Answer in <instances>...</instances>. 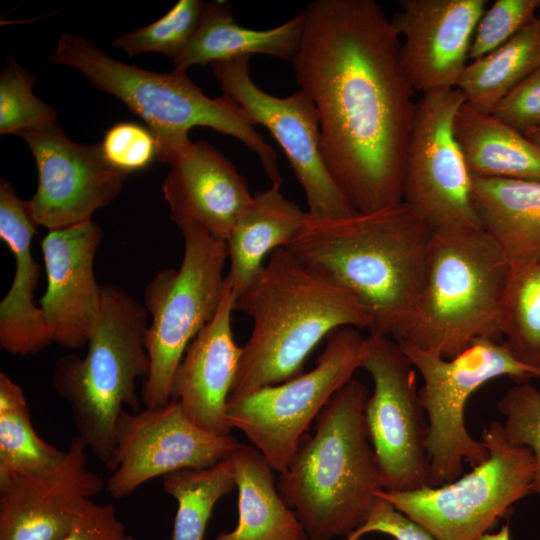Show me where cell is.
<instances>
[{
	"instance_id": "1",
	"label": "cell",
	"mask_w": 540,
	"mask_h": 540,
	"mask_svg": "<svg viewBox=\"0 0 540 540\" xmlns=\"http://www.w3.org/2000/svg\"><path fill=\"white\" fill-rule=\"evenodd\" d=\"M304 12L292 64L330 176L357 212L402 202L416 102L391 20L374 0H315Z\"/></svg>"
},
{
	"instance_id": "2",
	"label": "cell",
	"mask_w": 540,
	"mask_h": 540,
	"mask_svg": "<svg viewBox=\"0 0 540 540\" xmlns=\"http://www.w3.org/2000/svg\"><path fill=\"white\" fill-rule=\"evenodd\" d=\"M432 235L402 201L341 218L308 214L285 248L308 270L352 294L370 316V333L399 341L417 311Z\"/></svg>"
},
{
	"instance_id": "3",
	"label": "cell",
	"mask_w": 540,
	"mask_h": 540,
	"mask_svg": "<svg viewBox=\"0 0 540 540\" xmlns=\"http://www.w3.org/2000/svg\"><path fill=\"white\" fill-rule=\"evenodd\" d=\"M234 309L248 315L253 328L230 395L290 380L302 373L307 356L332 331L370 330L372 325L352 294L308 270L286 248L270 254Z\"/></svg>"
},
{
	"instance_id": "4",
	"label": "cell",
	"mask_w": 540,
	"mask_h": 540,
	"mask_svg": "<svg viewBox=\"0 0 540 540\" xmlns=\"http://www.w3.org/2000/svg\"><path fill=\"white\" fill-rule=\"evenodd\" d=\"M368 388L356 379L336 392L305 433L277 489L309 540L348 537L367 520L383 489L364 411Z\"/></svg>"
},
{
	"instance_id": "5",
	"label": "cell",
	"mask_w": 540,
	"mask_h": 540,
	"mask_svg": "<svg viewBox=\"0 0 540 540\" xmlns=\"http://www.w3.org/2000/svg\"><path fill=\"white\" fill-rule=\"evenodd\" d=\"M49 61L79 70L93 86L119 98L139 116L156 139L160 162L166 163L190 141L191 128L209 127L255 152L272 186L280 187L277 154L244 110L226 95L206 96L187 73H158L122 63L94 42L70 34L60 36Z\"/></svg>"
},
{
	"instance_id": "6",
	"label": "cell",
	"mask_w": 540,
	"mask_h": 540,
	"mask_svg": "<svg viewBox=\"0 0 540 540\" xmlns=\"http://www.w3.org/2000/svg\"><path fill=\"white\" fill-rule=\"evenodd\" d=\"M509 264L485 231L433 233L414 319L397 342L453 358L473 341H503L501 309Z\"/></svg>"
},
{
	"instance_id": "7",
	"label": "cell",
	"mask_w": 540,
	"mask_h": 540,
	"mask_svg": "<svg viewBox=\"0 0 540 540\" xmlns=\"http://www.w3.org/2000/svg\"><path fill=\"white\" fill-rule=\"evenodd\" d=\"M147 316L144 305L120 287L104 284L86 355L67 354L56 361L55 390L70 404L77 435L107 469L117 419L123 407L139 411L136 381L150 371Z\"/></svg>"
},
{
	"instance_id": "8",
	"label": "cell",
	"mask_w": 540,
	"mask_h": 540,
	"mask_svg": "<svg viewBox=\"0 0 540 540\" xmlns=\"http://www.w3.org/2000/svg\"><path fill=\"white\" fill-rule=\"evenodd\" d=\"M178 227L184 240L180 267L158 271L144 291V307L152 317L146 333L150 371L142 389L147 408L170 401L174 373L188 345L215 316L223 295L226 241L194 223Z\"/></svg>"
},
{
	"instance_id": "9",
	"label": "cell",
	"mask_w": 540,
	"mask_h": 540,
	"mask_svg": "<svg viewBox=\"0 0 540 540\" xmlns=\"http://www.w3.org/2000/svg\"><path fill=\"white\" fill-rule=\"evenodd\" d=\"M423 379L419 398L428 422L427 451L430 486L452 482L463 475L464 463L472 468L489 452L465 425L469 397L485 383L509 377L516 383L540 378V372L519 360L507 344L479 338L453 358L398 342Z\"/></svg>"
},
{
	"instance_id": "10",
	"label": "cell",
	"mask_w": 540,
	"mask_h": 540,
	"mask_svg": "<svg viewBox=\"0 0 540 540\" xmlns=\"http://www.w3.org/2000/svg\"><path fill=\"white\" fill-rule=\"evenodd\" d=\"M489 457L456 480L377 495L427 530L435 540H480L513 505L532 494L536 463L527 448L511 446L502 423L485 426Z\"/></svg>"
},
{
	"instance_id": "11",
	"label": "cell",
	"mask_w": 540,
	"mask_h": 540,
	"mask_svg": "<svg viewBox=\"0 0 540 540\" xmlns=\"http://www.w3.org/2000/svg\"><path fill=\"white\" fill-rule=\"evenodd\" d=\"M367 350L357 328L341 327L326 338L315 367L276 385L230 395L227 417L277 473L286 470L302 436L333 395L353 378Z\"/></svg>"
},
{
	"instance_id": "12",
	"label": "cell",
	"mask_w": 540,
	"mask_h": 540,
	"mask_svg": "<svg viewBox=\"0 0 540 540\" xmlns=\"http://www.w3.org/2000/svg\"><path fill=\"white\" fill-rule=\"evenodd\" d=\"M464 102L458 88L430 91L416 102L403 202L433 233L483 228L472 198V176L454 130Z\"/></svg>"
},
{
	"instance_id": "13",
	"label": "cell",
	"mask_w": 540,
	"mask_h": 540,
	"mask_svg": "<svg viewBox=\"0 0 540 540\" xmlns=\"http://www.w3.org/2000/svg\"><path fill=\"white\" fill-rule=\"evenodd\" d=\"M361 367L374 383L364 417L383 490L430 486L428 422L419 398L417 370L391 337L370 333Z\"/></svg>"
},
{
	"instance_id": "14",
	"label": "cell",
	"mask_w": 540,
	"mask_h": 540,
	"mask_svg": "<svg viewBox=\"0 0 540 540\" xmlns=\"http://www.w3.org/2000/svg\"><path fill=\"white\" fill-rule=\"evenodd\" d=\"M249 59L238 57L211 64L224 95L234 100L255 125L268 129L283 149L304 189L310 216L341 218L356 213L325 166L313 101L302 90L283 98L265 92L250 76Z\"/></svg>"
},
{
	"instance_id": "15",
	"label": "cell",
	"mask_w": 540,
	"mask_h": 540,
	"mask_svg": "<svg viewBox=\"0 0 540 540\" xmlns=\"http://www.w3.org/2000/svg\"><path fill=\"white\" fill-rule=\"evenodd\" d=\"M238 445L231 435H216L195 425L173 399L138 412L122 410L105 488L111 497L123 498L155 477L211 467Z\"/></svg>"
},
{
	"instance_id": "16",
	"label": "cell",
	"mask_w": 540,
	"mask_h": 540,
	"mask_svg": "<svg viewBox=\"0 0 540 540\" xmlns=\"http://www.w3.org/2000/svg\"><path fill=\"white\" fill-rule=\"evenodd\" d=\"M18 136L29 146L38 171L29 210L35 223L49 230L91 221L96 210L116 199L129 176L106 161L99 143L73 142L59 123Z\"/></svg>"
},
{
	"instance_id": "17",
	"label": "cell",
	"mask_w": 540,
	"mask_h": 540,
	"mask_svg": "<svg viewBox=\"0 0 540 540\" xmlns=\"http://www.w3.org/2000/svg\"><path fill=\"white\" fill-rule=\"evenodd\" d=\"M87 445L72 437L51 471L0 480V540H60L105 482L88 468Z\"/></svg>"
},
{
	"instance_id": "18",
	"label": "cell",
	"mask_w": 540,
	"mask_h": 540,
	"mask_svg": "<svg viewBox=\"0 0 540 540\" xmlns=\"http://www.w3.org/2000/svg\"><path fill=\"white\" fill-rule=\"evenodd\" d=\"M486 0H400L391 23L403 41L400 60L415 91L456 88Z\"/></svg>"
},
{
	"instance_id": "19",
	"label": "cell",
	"mask_w": 540,
	"mask_h": 540,
	"mask_svg": "<svg viewBox=\"0 0 540 540\" xmlns=\"http://www.w3.org/2000/svg\"><path fill=\"white\" fill-rule=\"evenodd\" d=\"M102 237L91 220L49 230L40 242L47 277L40 308L52 342L64 348L87 345L98 322L102 285L95 278L94 259Z\"/></svg>"
},
{
	"instance_id": "20",
	"label": "cell",
	"mask_w": 540,
	"mask_h": 540,
	"mask_svg": "<svg viewBox=\"0 0 540 540\" xmlns=\"http://www.w3.org/2000/svg\"><path fill=\"white\" fill-rule=\"evenodd\" d=\"M163 194L171 219L225 240L253 195L232 163L204 141H188L168 159Z\"/></svg>"
},
{
	"instance_id": "21",
	"label": "cell",
	"mask_w": 540,
	"mask_h": 540,
	"mask_svg": "<svg viewBox=\"0 0 540 540\" xmlns=\"http://www.w3.org/2000/svg\"><path fill=\"white\" fill-rule=\"evenodd\" d=\"M235 295L225 276L223 295L213 319L188 345L170 387V397L201 429L230 435L227 402L242 355L233 338Z\"/></svg>"
},
{
	"instance_id": "22",
	"label": "cell",
	"mask_w": 540,
	"mask_h": 540,
	"mask_svg": "<svg viewBox=\"0 0 540 540\" xmlns=\"http://www.w3.org/2000/svg\"><path fill=\"white\" fill-rule=\"evenodd\" d=\"M28 201L18 197L12 183H0V238L13 253L14 278L0 302V348L10 354H36L52 343L40 307L34 304V291L40 277V264L33 258L31 243L37 234Z\"/></svg>"
},
{
	"instance_id": "23",
	"label": "cell",
	"mask_w": 540,
	"mask_h": 540,
	"mask_svg": "<svg viewBox=\"0 0 540 540\" xmlns=\"http://www.w3.org/2000/svg\"><path fill=\"white\" fill-rule=\"evenodd\" d=\"M304 22L303 9L277 27L251 29L234 21L228 3H204L194 35L173 60L174 71L187 73L194 65L205 66L252 54H265L292 62L299 48Z\"/></svg>"
},
{
	"instance_id": "24",
	"label": "cell",
	"mask_w": 540,
	"mask_h": 540,
	"mask_svg": "<svg viewBox=\"0 0 540 540\" xmlns=\"http://www.w3.org/2000/svg\"><path fill=\"white\" fill-rule=\"evenodd\" d=\"M482 227L510 267L540 263V182L472 177Z\"/></svg>"
},
{
	"instance_id": "25",
	"label": "cell",
	"mask_w": 540,
	"mask_h": 540,
	"mask_svg": "<svg viewBox=\"0 0 540 540\" xmlns=\"http://www.w3.org/2000/svg\"><path fill=\"white\" fill-rule=\"evenodd\" d=\"M308 213L277 187L253 195L226 239L230 270L226 275L237 298L263 267L265 256L285 248L306 221Z\"/></svg>"
},
{
	"instance_id": "26",
	"label": "cell",
	"mask_w": 540,
	"mask_h": 540,
	"mask_svg": "<svg viewBox=\"0 0 540 540\" xmlns=\"http://www.w3.org/2000/svg\"><path fill=\"white\" fill-rule=\"evenodd\" d=\"M238 488V523L214 540H309L296 513L275 483V471L254 446L239 445L229 454Z\"/></svg>"
},
{
	"instance_id": "27",
	"label": "cell",
	"mask_w": 540,
	"mask_h": 540,
	"mask_svg": "<svg viewBox=\"0 0 540 540\" xmlns=\"http://www.w3.org/2000/svg\"><path fill=\"white\" fill-rule=\"evenodd\" d=\"M454 130L472 177L540 182V147L494 114L464 102Z\"/></svg>"
},
{
	"instance_id": "28",
	"label": "cell",
	"mask_w": 540,
	"mask_h": 540,
	"mask_svg": "<svg viewBox=\"0 0 540 540\" xmlns=\"http://www.w3.org/2000/svg\"><path fill=\"white\" fill-rule=\"evenodd\" d=\"M540 67V11L503 45L471 61L457 87L471 107L492 113L500 101Z\"/></svg>"
},
{
	"instance_id": "29",
	"label": "cell",
	"mask_w": 540,
	"mask_h": 540,
	"mask_svg": "<svg viewBox=\"0 0 540 540\" xmlns=\"http://www.w3.org/2000/svg\"><path fill=\"white\" fill-rule=\"evenodd\" d=\"M66 450L46 442L33 428L20 385L0 373V480L45 474L65 457Z\"/></svg>"
},
{
	"instance_id": "30",
	"label": "cell",
	"mask_w": 540,
	"mask_h": 540,
	"mask_svg": "<svg viewBox=\"0 0 540 540\" xmlns=\"http://www.w3.org/2000/svg\"><path fill=\"white\" fill-rule=\"evenodd\" d=\"M162 478L164 490L177 501L170 540H204L216 503L236 487L230 455L205 469H181Z\"/></svg>"
},
{
	"instance_id": "31",
	"label": "cell",
	"mask_w": 540,
	"mask_h": 540,
	"mask_svg": "<svg viewBox=\"0 0 540 540\" xmlns=\"http://www.w3.org/2000/svg\"><path fill=\"white\" fill-rule=\"evenodd\" d=\"M501 325L516 359L540 372V263L509 266Z\"/></svg>"
},
{
	"instance_id": "32",
	"label": "cell",
	"mask_w": 540,
	"mask_h": 540,
	"mask_svg": "<svg viewBox=\"0 0 540 540\" xmlns=\"http://www.w3.org/2000/svg\"><path fill=\"white\" fill-rule=\"evenodd\" d=\"M36 76L9 55L0 74V134L8 135L50 127L57 121L56 110L36 97Z\"/></svg>"
},
{
	"instance_id": "33",
	"label": "cell",
	"mask_w": 540,
	"mask_h": 540,
	"mask_svg": "<svg viewBox=\"0 0 540 540\" xmlns=\"http://www.w3.org/2000/svg\"><path fill=\"white\" fill-rule=\"evenodd\" d=\"M203 5L199 0H179L164 16L117 37L112 46L130 57L157 52L174 60L194 35Z\"/></svg>"
},
{
	"instance_id": "34",
	"label": "cell",
	"mask_w": 540,
	"mask_h": 540,
	"mask_svg": "<svg viewBox=\"0 0 540 540\" xmlns=\"http://www.w3.org/2000/svg\"><path fill=\"white\" fill-rule=\"evenodd\" d=\"M497 409L505 417L506 441L532 452L536 463L532 494L540 497V390L529 382L516 383L498 401Z\"/></svg>"
},
{
	"instance_id": "35",
	"label": "cell",
	"mask_w": 540,
	"mask_h": 540,
	"mask_svg": "<svg viewBox=\"0 0 540 540\" xmlns=\"http://www.w3.org/2000/svg\"><path fill=\"white\" fill-rule=\"evenodd\" d=\"M539 11L540 0H496L479 20L469 59H479L503 45L533 21Z\"/></svg>"
},
{
	"instance_id": "36",
	"label": "cell",
	"mask_w": 540,
	"mask_h": 540,
	"mask_svg": "<svg viewBox=\"0 0 540 540\" xmlns=\"http://www.w3.org/2000/svg\"><path fill=\"white\" fill-rule=\"evenodd\" d=\"M106 161L131 174L147 168L157 158V143L147 126L119 122L111 126L99 143Z\"/></svg>"
},
{
	"instance_id": "37",
	"label": "cell",
	"mask_w": 540,
	"mask_h": 540,
	"mask_svg": "<svg viewBox=\"0 0 540 540\" xmlns=\"http://www.w3.org/2000/svg\"><path fill=\"white\" fill-rule=\"evenodd\" d=\"M528 135L540 125V67L512 89L492 112Z\"/></svg>"
},
{
	"instance_id": "38",
	"label": "cell",
	"mask_w": 540,
	"mask_h": 540,
	"mask_svg": "<svg viewBox=\"0 0 540 540\" xmlns=\"http://www.w3.org/2000/svg\"><path fill=\"white\" fill-rule=\"evenodd\" d=\"M60 540H134L112 504L91 500L70 531Z\"/></svg>"
},
{
	"instance_id": "39",
	"label": "cell",
	"mask_w": 540,
	"mask_h": 540,
	"mask_svg": "<svg viewBox=\"0 0 540 540\" xmlns=\"http://www.w3.org/2000/svg\"><path fill=\"white\" fill-rule=\"evenodd\" d=\"M399 540H435V538L420 525L413 524L400 533Z\"/></svg>"
},
{
	"instance_id": "40",
	"label": "cell",
	"mask_w": 540,
	"mask_h": 540,
	"mask_svg": "<svg viewBox=\"0 0 540 540\" xmlns=\"http://www.w3.org/2000/svg\"><path fill=\"white\" fill-rule=\"evenodd\" d=\"M526 136L538 147H540V125Z\"/></svg>"
},
{
	"instance_id": "41",
	"label": "cell",
	"mask_w": 540,
	"mask_h": 540,
	"mask_svg": "<svg viewBox=\"0 0 540 540\" xmlns=\"http://www.w3.org/2000/svg\"><path fill=\"white\" fill-rule=\"evenodd\" d=\"M491 540H507V539H504V538H494V539H491Z\"/></svg>"
},
{
	"instance_id": "42",
	"label": "cell",
	"mask_w": 540,
	"mask_h": 540,
	"mask_svg": "<svg viewBox=\"0 0 540 540\" xmlns=\"http://www.w3.org/2000/svg\"><path fill=\"white\" fill-rule=\"evenodd\" d=\"M341 540H351V539L344 538V539H341ZM355 540H360V539H355ZM393 540H395V539H393Z\"/></svg>"
}]
</instances>
